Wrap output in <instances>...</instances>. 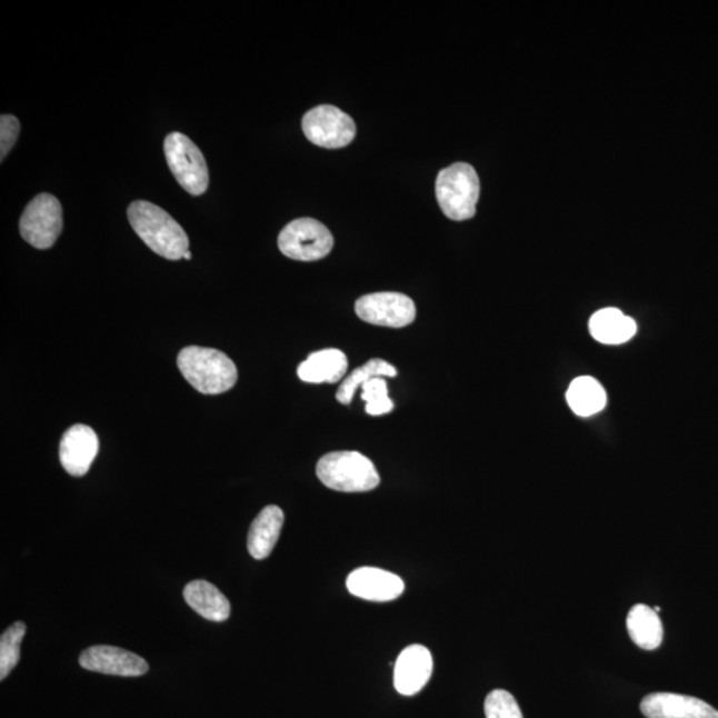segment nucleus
<instances>
[{
	"label": "nucleus",
	"mask_w": 718,
	"mask_h": 718,
	"mask_svg": "<svg viewBox=\"0 0 718 718\" xmlns=\"http://www.w3.org/2000/svg\"><path fill=\"white\" fill-rule=\"evenodd\" d=\"M20 235L33 248L49 249L63 229V209L52 195L37 196L26 207L19 222Z\"/></svg>",
	"instance_id": "nucleus-7"
},
{
	"label": "nucleus",
	"mask_w": 718,
	"mask_h": 718,
	"mask_svg": "<svg viewBox=\"0 0 718 718\" xmlns=\"http://www.w3.org/2000/svg\"><path fill=\"white\" fill-rule=\"evenodd\" d=\"M317 476L329 489L341 492L371 491L381 483L375 463L357 451L327 453L317 465Z\"/></svg>",
	"instance_id": "nucleus-3"
},
{
	"label": "nucleus",
	"mask_w": 718,
	"mask_h": 718,
	"mask_svg": "<svg viewBox=\"0 0 718 718\" xmlns=\"http://www.w3.org/2000/svg\"><path fill=\"white\" fill-rule=\"evenodd\" d=\"M362 399L366 403V412L369 416L378 417L389 415L395 409L389 398L388 382L383 377H376L361 386Z\"/></svg>",
	"instance_id": "nucleus-23"
},
{
	"label": "nucleus",
	"mask_w": 718,
	"mask_h": 718,
	"mask_svg": "<svg viewBox=\"0 0 718 718\" xmlns=\"http://www.w3.org/2000/svg\"><path fill=\"white\" fill-rule=\"evenodd\" d=\"M79 664L91 672L138 677L148 672V662L138 655L119 647L93 646L79 657Z\"/></svg>",
	"instance_id": "nucleus-10"
},
{
	"label": "nucleus",
	"mask_w": 718,
	"mask_h": 718,
	"mask_svg": "<svg viewBox=\"0 0 718 718\" xmlns=\"http://www.w3.org/2000/svg\"><path fill=\"white\" fill-rule=\"evenodd\" d=\"M348 357L341 350L327 349L310 355L298 366L297 375L308 383H337L348 372Z\"/></svg>",
	"instance_id": "nucleus-15"
},
{
	"label": "nucleus",
	"mask_w": 718,
	"mask_h": 718,
	"mask_svg": "<svg viewBox=\"0 0 718 718\" xmlns=\"http://www.w3.org/2000/svg\"><path fill=\"white\" fill-rule=\"evenodd\" d=\"M654 609H655V611H656V612H660V611H661V608H660V607H656V608H654Z\"/></svg>",
	"instance_id": "nucleus-27"
},
{
	"label": "nucleus",
	"mask_w": 718,
	"mask_h": 718,
	"mask_svg": "<svg viewBox=\"0 0 718 718\" xmlns=\"http://www.w3.org/2000/svg\"><path fill=\"white\" fill-rule=\"evenodd\" d=\"M335 247L333 235L315 219H297L288 223L279 236L283 256L297 261H317L327 257Z\"/></svg>",
	"instance_id": "nucleus-6"
},
{
	"label": "nucleus",
	"mask_w": 718,
	"mask_h": 718,
	"mask_svg": "<svg viewBox=\"0 0 718 718\" xmlns=\"http://www.w3.org/2000/svg\"><path fill=\"white\" fill-rule=\"evenodd\" d=\"M27 632L24 622L17 621L6 629L0 638V680H4L17 667L20 659V645Z\"/></svg>",
	"instance_id": "nucleus-22"
},
{
	"label": "nucleus",
	"mask_w": 718,
	"mask_h": 718,
	"mask_svg": "<svg viewBox=\"0 0 718 718\" xmlns=\"http://www.w3.org/2000/svg\"><path fill=\"white\" fill-rule=\"evenodd\" d=\"M302 130L311 143L329 149L343 148L355 140V120L335 106H318L305 114Z\"/></svg>",
	"instance_id": "nucleus-8"
},
{
	"label": "nucleus",
	"mask_w": 718,
	"mask_h": 718,
	"mask_svg": "<svg viewBox=\"0 0 718 718\" xmlns=\"http://www.w3.org/2000/svg\"><path fill=\"white\" fill-rule=\"evenodd\" d=\"M283 512L280 507L268 506L250 526L248 551L257 560L267 559L279 541L283 526Z\"/></svg>",
	"instance_id": "nucleus-16"
},
{
	"label": "nucleus",
	"mask_w": 718,
	"mask_h": 718,
	"mask_svg": "<svg viewBox=\"0 0 718 718\" xmlns=\"http://www.w3.org/2000/svg\"><path fill=\"white\" fill-rule=\"evenodd\" d=\"M185 259H187V260H191V259H192V253H191V252H189V250H188V252L185 255Z\"/></svg>",
	"instance_id": "nucleus-26"
},
{
	"label": "nucleus",
	"mask_w": 718,
	"mask_h": 718,
	"mask_svg": "<svg viewBox=\"0 0 718 718\" xmlns=\"http://www.w3.org/2000/svg\"><path fill=\"white\" fill-rule=\"evenodd\" d=\"M397 369L383 359L375 358L366 362L361 368L356 369L353 372L343 379L340 389L337 391V399L342 405H350L358 388L370 379L376 377H396Z\"/></svg>",
	"instance_id": "nucleus-21"
},
{
	"label": "nucleus",
	"mask_w": 718,
	"mask_h": 718,
	"mask_svg": "<svg viewBox=\"0 0 718 718\" xmlns=\"http://www.w3.org/2000/svg\"><path fill=\"white\" fill-rule=\"evenodd\" d=\"M99 439L90 426L74 425L64 432L59 457L64 470L72 477H83L97 458Z\"/></svg>",
	"instance_id": "nucleus-11"
},
{
	"label": "nucleus",
	"mask_w": 718,
	"mask_h": 718,
	"mask_svg": "<svg viewBox=\"0 0 718 718\" xmlns=\"http://www.w3.org/2000/svg\"><path fill=\"white\" fill-rule=\"evenodd\" d=\"M432 656L423 646H410L398 656L395 669V687L403 696L421 692L432 675Z\"/></svg>",
	"instance_id": "nucleus-14"
},
{
	"label": "nucleus",
	"mask_w": 718,
	"mask_h": 718,
	"mask_svg": "<svg viewBox=\"0 0 718 718\" xmlns=\"http://www.w3.org/2000/svg\"><path fill=\"white\" fill-rule=\"evenodd\" d=\"M480 182L476 169L466 162H457L442 169L436 182L440 209L450 220L472 219L477 213Z\"/></svg>",
	"instance_id": "nucleus-4"
},
{
	"label": "nucleus",
	"mask_w": 718,
	"mask_h": 718,
	"mask_svg": "<svg viewBox=\"0 0 718 718\" xmlns=\"http://www.w3.org/2000/svg\"><path fill=\"white\" fill-rule=\"evenodd\" d=\"M166 159L174 179L189 195L206 193L209 171L205 154L193 141L180 132L169 133L164 141Z\"/></svg>",
	"instance_id": "nucleus-5"
},
{
	"label": "nucleus",
	"mask_w": 718,
	"mask_h": 718,
	"mask_svg": "<svg viewBox=\"0 0 718 718\" xmlns=\"http://www.w3.org/2000/svg\"><path fill=\"white\" fill-rule=\"evenodd\" d=\"M179 369L187 381L202 395H221L237 382V368L222 351L209 348L188 347L180 351Z\"/></svg>",
	"instance_id": "nucleus-2"
},
{
	"label": "nucleus",
	"mask_w": 718,
	"mask_h": 718,
	"mask_svg": "<svg viewBox=\"0 0 718 718\" xmlns=\"http://www.w3.org/2000/svg\"><path fill=\"white\" fill-rule=\"evenodd\" d=\"M187 605L202 618L226 621L230 616V602L219 588L206 580H193L185 588Z\"/></svg>",
	"instance_id": "nucleus-18"
},
{
	"label": "nucleus",
	"mask_w": 718,
	"mask_h": 718,
	"mask_svg": "<svg viewBox=\"0 0 718 718\" xmlns=\"http://www.w3.org/2000/svg\"><path fill=\"white\" fill-rule=\"evenodd\" d=\"M486 718H523L515 697L503 689H496L486 697Z\"/></svg>",
	"instance_id": "nucleus-24"
},
{
	"label": "nucleus",
	"mask_w": 718,
	"mask_h": 718,
	"mask_svg": "<svg viewBox=\"0 0 718 718\" xmlns=\"http://www.w3.org/2000/svg\"><path fill=\"white\" fill-rule=\"evenodd\" d=\"M647 718H718V710L692 696L650 694L640 704Z\"/></svg>",
	"instance_id": "nucleus-12"
},
{
	"label": "nucleus",
	"mask_w": 718,
	"mask_h": 718,
	"mask_svg": "<svg viewBox=\"0 0 718 718\" xmlns=\"http://www.w3.org/2000/svg\"><path fill=\"white\" fill-rule=\"evenodd\" d=\"M589 331L596 341L605 345L626 343L638 331L634 318L616 308L596 311L589 320Z\"/></svg>",
	"instance_id": "nucleus-17"
},
{
	"label": "nucleus",
	"mask_w": 718,
	"mask_h": 718,
	"mask_svg": "<svg viewBox=\"0 0 718 718\" xmlns=\"http://www.w3.org/2000/svg\"><path fill=\"white\" fill-rule=\"evenodd\" d=\"M19 132V120L12 114H2V118H0V154H2V161L16 144Z\"/></svg>",
	"instance_id": "nucleus-25"
},
{
	"label": "nucleus",
	"mask_w": 718,
	"mask_h": 718,
	"mask_svg": "<svg viewBox=\"0 0 718 718\" xmlns=\"http://www.w3.org/2000/svg\"><path fill=\"white\" fill-rule=\"evenodd\" d=\"M356 313L365 322L386 328H405L415 322L417 309L410 297L395 291L366 295L356 302Z\"/></svg>",
	"instance_id": "nucleus-9"
},
{
	"label": "nucleus",
	"mask_w": 718,
	"mask_h": 718,
	"mask_svg": "<svg viewBox=\"0 0 718 718\" xmlns=\"http://www.w3.org/2000/svg\"><path fill=\"white\" fill-rule=\"evenodd\" d=\"M347 586L357 598L378 602L396 600L405 591L399 576L375 567H362L351 572Z\"/></svg>",
	"instance_id": "nucleus-13"
},
{
	"label": "nucleus",
	"mask_w": 718,
	"mask_h": 718,
	"mask_svg": "<svg viewBox=\"0 0 718 718\" xmlns=\"http://www.w3.org/2000/svg\"><path fill=\"white\" fill-rule=\"evenodd\" d=\"M627 629L635 645L641 649L654 650L661 646L662 622L654 608L634 606L627 616Z\"/></svg>",
	"instance_id": "nucleus-19"
},
{
	"label": "nucleus",
	"mask_w": 718,
	"mask_h": 718,
	"mask_svg": "<svg viewBox=\"0 0 718 718\" xmlns=\"http://www.w3.org/2000/svg\"><path fill=\"white\" fill-rule=\"evenodd\" d=\"M567 402L579 417L598 415L607 406V392L592 377L574 379L567 391Z\"/></svg>",
	"instance_id": "nucleus-20"
},
{
	"label": "nucleus",
	"mask_w": 718,
	"mask_h": 718,
	"mask_svg": "<svg viewBox=\"0 0 718 718\" xmlns=\"http://www.w3.org/2000/svg\"><path fill=\"white\" fill-rule=\"evenodd\" d=\"M128 220L134 232L156 255L167 260L185 259L189 240L186 230L164 209L148 201H134L128 208Z\"/></svg>",
	"instance_id": "nucleus-1"
}]
</instances>
